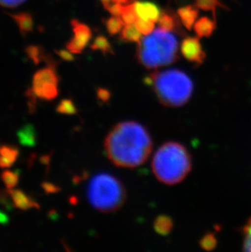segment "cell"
Instances as JSON below:
<instances>
[{
  "instance_id": "obj_1",
  "label": "cell",
  "mask_w": 251,
  "mask_h": 252,
  "mask_svg": "<svg viewBox=\"0 0 251 252\" xmlns=\"http://www.w3.org/2000/svg\"><path fill=\"white\" fill-rule=\"evenodd\" d=\"M153 141L149 131L135 122L117 124L104 140V150L110 162L117 167L135 168L150 157Z\"/></svg>"
},
{
  "instance_id": "obj_2",
  "label": "cell",
  "mask_w": 251,
  "mask_h": 252,
  "mask_svg": "<svg viewBox=\"0 0 251 252\" xmlns=\"http://www.w3.org/2000/svg\"><path fill=\"white\" fill-rule=\"evenodd\" d=\"M190 154L184 145L167 142L155 153L152 169L160 182L172 186L186 178L192 168Z\"/></svg>"
},
{
  "instance_id": "obj_3",
  "label": "cell",
  "mask_w": 251,
  "mask_h": 252,
  "mask_svg": "<svg viewBox=\"0 0 251 252\" xmlns=\"http://www.w3.org/2000/svg\"><path fill=\"white\" fill-rule=\"evenodd\" d=\"M136 57L139 63L148 69L173 64L179 59L177 38L162 29L155 30L138 43Z\"/></svg>"
},
{
  "instance_id": "obj_4",
  "label": "cell",
  "mask_w": 251,
  "mask_h": 252,
  "mask_svg": "<svg viewBox=\"0 0 251 252\" xmlns=\"http://www.w3.org/2000/svg\"><path fill=\"white\" fill-rule=\"evenodd\" d=\"M159 102L167 107H180L189 100L193 84L185 72L178 69L156 71L147 79Z\"/></svg>"
},
{
  "instance_id": "obj_5",
  "label": "cell",
  "mask_w": 251,
  "mask_h": 252,
  "mask_svg": "<svg viewBox=\"0 0 251 252\" xmlns=\"http://www.w3.org/2000/svg\"><path fill=\"white\" fill-rule=\"evenodd\" d=\"M88 197L91 205L98 212L111 213L124 206L126 191L119 179L109 174H98L88 185Z\"/></svg>"
},
{
  "instance_id": "obj_6",
  "label": "cell",
  "mask_w": 251,
  "mask_h": 252,
  "mask_svg": "<svg viewBox=\"0 0 251 252\" xmlns=\"http://www.w3.org/2000/svg\"><path fill=\"white\" fill-rule=\"evenodd\" d=\"M59 79L54 69L47 67L36 72L33 77L32 91L37 98L53 100L59 95Z\"/></svg>"
},
{
  "instance_id": "obj_7",
  "label": "cell",
  "mask_w": 251,
  "mask_h": 252,
  "mask_svg": "<svg viewBox=\"0 0 251 252\" xmlns=\"http://www.w3.org/2000/svg\"><path fill=\"white\" fill-rule=\"evenodd\" d=\"M71 23L74 36L67 44V49L70 53L80 54L88 46L93 37V32L87 25L81 23L77 20H73Z\"/></svg>"
},
{
  "instance_id": "obj_8",
  "label": "cell",
  "mask_w": 251,
  "mask_h": 252,
  "mask_svg": "<svg viewBox=\"0 0 251 252\" xmlns=\"http://www.w3.org/2000/svg\"><path fill=\"white\" fill-rule=\"evenodd\" d=\"M180 53L185 59L197 65L202 64L206 60V53L197 36L185 38L180 45Z\"/></svg>"
},
{
  "instance_id": "obj_9",
  "label": "cell",
  "mask_w": 251,
  "mask_h": 252,
  "mask_svg": "<svg viewBox=\"0 0 251 252\" xmlns=\"http://www.w3.org/2000/svg\"><path fill=\"white\" fill-rule=\"evenodd\" d=\"M157 22L160 28L164 31L175 32L180 34L184 33L182 26H181L182 23L179 17V15L174 12L173 10L169 9V8L162 10Z\"/></svg>"
},
{
  "instance_id": "obj_10",
  "label": "cell",
  "mask_w": 251,
  "mask_h": 252,
  "mask_svg": "<svg viewBox=\"0 0 251 252\" xmlns=\"http://www.w3.org/2000/svg\"><path fill=\"white\" fill-rule=\"evenodd\" d=\"M134 7L138 17L141 19L156 22L161 15L158 5L150 1H136L134 2Z\"/></svg>"
},
{
  "instance_id": "obj_11",
  "label": "cell",
  "mask_w": 251,
  "mask_h": 252,
  "mask_svg": "<svg viewBox=\"0 0 251 252\" xmlns=\"http://www.w3.org/2000/svg\"><path fill=\"white\" fill-rule=\"evenodd\" d=\"M10 196L12 197V202L15 208L22 210V211H28V210H40V205L35 200L26 194L24 191L21 189H7Z\"/></svg>"
},
{
  "instance_id": "obj_12",
  "label": "cell",
  "mask_w": 251,
  "mask_h": 252,
  "mask_svg": "<svg viewBox=\"0 0 251 252\" xmlns=\"http://www.w3.org/2000/svg\"><path fill=\"white\" fill-rule=\"evenodd\" d=\"M177 13L183 26L191 31L199 14V8L196 5H187L179 8Z\"/></svg>"
},
{
  "instance_id": "obj_13",
  "label": "cell",
  "mask_w": 251,
  "mask_h": 252,
  "mask_svg": "<svg viewBox=\"0 0 251 252\" xmlns=\"http://www.w3.org/2000/svg\"><path fill=\"white\" fill-rule=\"evenodd\" d=\"M20 144L25 147H34L37 145V133L33 124H27L17 132Z\"/></svg>"
},
{
  "instance_id": "obj_14",
  "label": "cell",
  "mask_w": 251,
  "mask_h": 252,
  "mask_svg": "<svg viewBox=\"0 0 251 252\" xmlns=\"http://www.w3.org/2000/svg\"><path fill=\"white\" fill-rule=\"evenodd\" d=\"M20 150L13 145H5L0 148V168H9L17 162Z\"/></svg>"
},
{
  "instance_id": "obj_15",
  "label": "cell",
  "mask_w": 251,
  "mask_h": 252,
  "mask_svg": "<svg viewBox=\"0 0 251 252\" xmlns=\"http://www.w3.org/2000/svg\"><path fill=\"white\" fill-rule=\"evenodd\" d=\"M194 31L197 37L209 38L216 30V20L208 17H202L195 22Z\"/></svg>"
},
{
  "instance_id": "obj_16",
  "label": "cell",
  "mask_w": 251,
  "mask_h": 252,
  "mask_svg": "<svg viewBox=\"0 0 251 252\" xmlns=\"http://www.w3.org/2000/svg\"><path fill=\"white\" fill-rule=\"evenodd\" d=\"M154 228L160 235H168L173 229V220L167 216H159L154 220Z\"/></svg>"
},
{
  "instance_id": "obj_17",
  "label": "cell",
  "mask_w": 251,
  "mask_h": 252,
  "mask_svg": "<svg viewBox=\"0 0 251 252\" xmlns=\"http://www.w3.org/2000/svg\"><path fill=\"white\" fill-rule=\"evenodd\" d=\"M142 33L138 31L135 24L126 25L121 31V37L123 40L127 43H138L142 39Z\"/></svg>"
},
{
  "instance_id": "obj_18",
  "label": "cell",
  "mask_w": 251,
  "mask_h": 252,
  "mask_svg": "<svg viewBox=\"0 0 251 252\" xmlns=\"http://www.w3.org/2000/svg\"><path fill=\"white\" fill-rule=\"evenodd\" d=\"M0 177H1V180H2L5 187L8 190L16 188L19 183L20 173H18L17 171L5 170L1 173Z\"/></svg>"
},
{
  "instance_id": "obj_19",
  "label": "cell",
  "mask_w": 251,
  "mask_h": 252,
  "mask_svg": "<svg viewBox=\"0 0 251 252\" xmlns=\"http://www.w3.org/2000/svg\"><path fill=\"white\" fill-rule=\"evenodd\" d=\"M92 49L95 51H100L103 54H114L111 44L109 39L103 35H99L95 38L92 45Z\"/></svg>"
},
{
  "instance_id": "obj_20",
  "label": "cell",
  "mask_w": 251,
  "mask_h": 252,
  "mask_svg": "<svg viewBox=\"0 0 251 252\" xmlns=\"http://www.w3.org/2000/svg\"><path fill=\"white\" fill-rule=\"evenodd\" d=\"M56 111L60 114L64 115H74L78 113V109L73 100L70 99H64L61 100L56 107Z\"/></svg>"
},
{
  "instance_id": "obj_21",
  "label": "cell",
  "mask_w": 251,
  "mask_h": 252,
  "mask_svg": "<svg viewBox=\"0 0 251 252\" xmlns=\"http://www.w3.org/2000/svg\"><path fill=\"white\" fill-rule=\"evenodd\" d=\"M105 27H106L108 33L110 35H115L117 33L121 32L124 27V22L121 17L112 16L107 20Z\"/></svg>"
},
{
  "instance_id": "obj_22",
  "label": "cell",
  "mask_w": 251,
  "mask_h": 252,
  "mask_svg": "<svg viewBox=\"0 0 251 252\" xmlns=\"http://www.w3.org/2000/svg\"><path fill=\"white\" fill-rule=\"evenodd\" d=\"M195 5L203 11H211L214 18H216V11L217 7H223V5L220 2V0H195Z\"/></svg>"
},
{
  "instance_id": "obj_23",
  "label": "cell",
  "mask_w": 251,
  "mask_h": 252,
  "mask_svg": "<svg viewBox=\"0 0 251 252\" xmlns=\"http://www.w3.org/2000/svg\"><path fill=\"white\" fill-rule=\"evenodd\" d=\"M137 14L134 7V2L131 4L124 6V12L122 13L121 18L124 21V24H135L137 21Z\"/></svg>"
},
{
  "instance_id": "obj_24",
  "label": "cell",
  "mask_w": 251,
  "mask_h": 252,
  "mask_svg": "<svg viewBox=\"0 0 251 252\" xmlns=\"http://www.w3.org/2000/svg\"><path fill=\"white\" fill-rule=\"evenodd\" d=\"M135 27H137L138 31H140V33L146 36L154 32L155 25L152 21L140 18L135 22Z\"/></svg>"
},
{
  "instance_id": "obj_25",
  "label": "cell",
  "mask_w": 251,
  "mask_h": 252,
  "mask_svg": "<svg viewBox=\"0 0 251 252\" xmlns=\"http://www.w3.org/2000/svg\"><path fill=\"white\" fill-rule=\"evenodd\" d=\"M199 244L202 249L210 252V251L214 250L216 248L217 239H216V236L214 235L213 233H206V235L203 236L200 240Z\"/></svg>"
},
{
  "instance_id": "obj_26",
  "label": "cell",
  "mask_w": 251,
  "mask_h": 252,
  "mask_svg": "<svg viewBox=\"0 0 251 252\" xmlns=\"http://www.w3.org/2000/svg\"><path fill=\"white\" fill-rule=\"evenodd\" d=\"M15 19L17 24L19 26L21 31L23 32H28L32 30L33 22L31 17L28 14H19L15 16Z\"/></svg>"
},
{
  "instance_id": "obj_27",
  "label": "cell",
  "mask_w": 251,
  "mask_h": 252,
  "mask_svg": "<svg viewBox=\"0 0 251 252\" xmlns=\"http://www.w3.org/2000/svg\"><path fill=\"white\" fill-rule=\"evenodd\" d=\"M242 233L244 236L243 249L245 252H251V217L242 228Z\"/></svg>"
},
{
  "instance_id": "obj_28",
  "label": "cell",
  "mask_w": 251,
  "mask_h": 252,
  "mask_svg": "<svg viewBox=\"0 0 251 252\" xmlns=\"http://www.w3.org/2000/svg\"><path fill=\"white\" fill-rule=\"evenodd\" d=\"M0 206H2L7 212H12L14 208L12 197L10 196L8 191L0 190Z\"/></svg>"
},
{
  "instance_id": "obj_29",
  "label": "cell",
  "mask_w": 251,
  "mask_h": 252,
  "mask_svg": "<svg viewBox=\"0 0 251 252\" xmlns=\"http://www.w3.org/2000/svg\"><path fill=\"white\" fill-rule=\"evenodd\" d=\"M41 187L47 194H55V193H59L62 191V188L60 186H56L54 184L48 182V181L43 182L41 185Z\"/></svg>"
},
{
  "instance_id": "obj_30",
  "label": "cell",
  "mask_w": 251,
  "mask_h": 252,
  "mask_svg": "<svg viewBox=\"0 0 251 252\" xmlns=\"http://www.w3.org/2000/svg\"><path fill=\"white\" fill-rule=\"evenodd\" d=\"M124 5L119 3V2H114L113 4L110 5L108 8L107 11L114 17H121L122 13L124 12Z\"/></svg>"
},
{
  "instance_id": "obj_31",
  "label": "cell",
  "mask_w": 251,
  "mask_h": 252,
  "mask_svg": "<svg viewBox=\"0 0 251 252\" xmlns=\"http://www.w3.org/2000/svg\"><path fill=\"white\" fill-rule=\"evenodd\" d=\"M26 0H0V5L5 7H15L22 4Z\"/></svg>"
},
{
  "instance_id": "obj_32",
  "label": "cell",
  "mask_w": 251,
  "mask_h": 252,
  "mask_svg": "<svg viewBox=\"0 0 251 252\" xmlns=\"http://www.w3.org/2000/svg\"><path fill=\"white\" fill-rule=\"evenodd\" d=\"M97 97L102 102H106L107 100H109V97H110V93L106 89L100 88L97 91Z\"/></svg>"
},
{
  "instance_id": "obj_33",
  "label": "cell",
  "mask_w": 251,
  "mask_h": 252,
  "mask_svg": "<svg viewBox=\"0 0 251 252\" xmlns=\"http://www.w3.org/2000/svg\"><path fill=\"white\" fill-rule=\"evenodd\" d=\"M9 217L4 212L0 211V224L2 225H7L9 224Z\"/></svg>"
},
{
  "instance_id": "obj_34",
  "label": "cell",
  "mask_w": 251,
  "mask_h": 252,
  "mask_svg": "<svg viewBox=\"0 0 251 252\" xmlns=\"http://www.w3.org/2000/svg\"><path fill=\"white\" fill-rule=\"evenodd\" d=\"M72 53H70L69 50L67 51H62L60 53V56L65 60V61H73L74 60V57L72 56Z\"/></svg>"
},
{
  "instance_id": "obj_35",
  "label": "cell",
  "mask_w": 251,
  "mask_h": 252,
  "mask_svg": "<svg viewBox=\"0 0 251 252\" xmlns=\"http://www.w3.org/2000/svg\"><path fill=\"white\" fill-rule=\"evenodd\" d=\"M100 2H101L102 4L104 6V8L107 9L110 5L115 2V0H100Z\"/></svg>"
},
{
  "instance_id": "obj_36",
  "label": "cell",
  "mask_w": 251,
  "mask_h": 252,
  "mask_svg": "<svg viewBox=\"0 0 251 252\" xmlns=\"http://www.w3.org/2000/svg\"><path fill=\"white\" fill-rule=\"evenodd\" d=\"M115 2L126 6V5L131 4L133 2H135V0H115Z\"/></svg>"
}]
</instances>
